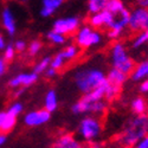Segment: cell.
Segmentation results:
<instances>
[{"label": "cell", "instance_id": "30bf717a", "mask_svg": "<svg viewBox=\"0 0 148 148\" xmlns=\"http://www.w3.org/2000/svg\"><path fill=\"white\" fill-rule=\"evenodd\" d=\"M50 119H51V113L44 108L27 113L25 117H24V123L29 127H38L46 123L47 121H50Z\"/></svg>", "mask_w": 148, "mask_h": 148}, {"label": "cell", "instance_id": "ac0fdd59", "mask_svg": "<svg viewBox=\"0 0 148 148\" xmlns=\"http://www.w3.org/2000/svg\"><path fill=\"white\" fill-rule=\"evenodd\" d=\"M107 109H108V101L106 100V98H103V100L95 101V102L89 104L88 114H94L96 116L102 117L107 113Z\"/></svg>", "mask_w": 148, "mask_h": 148}, {"label": "cell", "instance_id": "f546056e", "mask_svg": "<svg viewBox=\"0 0 148 148\" xmlns=\"http://www.w3.org/2000/svg\"><path fill=\"white\" fill-rule=\"evenodd\" d=\"M23 110H24L23 104H21L20 102H14V103H12V104L8 107V109L6 110V113L10 114V115H12V116L18 117V116L23 113Z\"/></svg>", "mask_w": 148, "mask_h": 148}, {"label": "cell", "instance_id": "f35d334b", "mask_svg": "<svg viewBox=\"0 0 148 148\" xmlns=\"http://www.w3.org/2000/svg\"><path fill=\"white\" fill-rule=\"evenodd\" d=\"M6 139H7V136H6V133L0 132V147H1L3 145H5Z\"/></svg>", "mask_w": 148, "mask_h": 148}, {"label": "cell", "instance_id": "d6986e66", "mask_svg": "<svg viewBox=\"0 0 148 148\" xmlns=\"http://www.w3.org/2000/svg\"><path fill=\"white\" fill-rule=\"evenodd\" d=\"M147 43H148V34L143 30L135 33V36L133 37V39L130 42V46L133 50H140L145 45H147Z\"/></svg>", "mask_w": 148, "mask_h": 148}, {"label": "cell", "instance_id": "4dcf8cb0", "mask_svg": "<svg viewBox=\"0 0 148 148\" xmlns=\"http://www.w3.org/2000/svg\"><path fill=\"white\" fill-rule=\"evenodd\" d=\"M16 53H17V51H16L14 45L13 44H8L4 49V57L3 58L6 62H12L14 59V57H16Z\"/></svg>", "mask_w": 148, "mask_h": 148}, {"label": "cell", "instance_id": "7bdbcfd3", "mask_svg": "<svg viewBox=\"0 0 148 148\" xmlns=\"http://www.w3.org/2000/svg\"><path fill=\"white\" fill-rule=\"evenodd\" d=\"M18 1H26V0H18Z\"/></svg>", "mask_w": 148, "mask_h": 148}, {"label": "cell", "instance_id": "d4e9b609", "mask_svg": "<svg viewBox=\"0 0 148 148\" xmlns=\"http://www.w3.org/2000/svg\"><path fill=\"white\" fill-rule=\"evenodd\" d=\"M66 63H68V60L65 59V57L63 56V53H62V51H60V52H58L55 57L51 58L50 66H52L53 69H56L57 71H59V70H62V69L65 66Z\"/></svg>", "mask_w": 148, "mask_h": 148}, {"label": "cell", "instance_id": "e0dca14e", "mask_svg": "<svg viewBox=\"0 0 148 148\" xmlns=\"http://www.w3.org/2000/svg\"><path fill=\"white\" fill-rule=\"evenodd\" d=\"M130 109L135 115H143L148 113V102L143 96L134 97L130 102Z\"/></svg>", "mask_w": 148, "mask_h": 148}, {"label": "cell", "instance_id": "ee69618b", "mask_svg": "<svg viewBox=\"0 0 148 148\" xmlns=\"http://www.w3.org/2000/svg\"><path fill=\"white\" fill-rule=\"evenodd\" d=\"M147 47H148V43H147Z\"/></svg>", "mask_w": 148, "mask_h": 148}, {"label": "cell", "instance_id": "484cf974", "mask_svg": "<svg viewBox=\"0 0 148 148\" xmlns=\"http://www.w3.org/2000/svg\"><path fill=\"white\" fill-rule=\"evenodd\" d=\"M46 38L49 42H51L55 45H63L65 43V36L55 31V30H51L50 32H47Z\"/></svg>", "mask_w": 148, "mask_h": 148}, {"label": "cell", "instance_id": "60d3db41", "mask_svg": "<svg viewBox=\"0 0 148 148\" xmlns=\"http://www.w3.org/2000/svg\"><path fill=\"white\" fill-rule=\"evenodd\" d=\"M4 114L3 112H0V127H1V122H3V117H4Z\"/></svg>", "mask_w": 148, "mask_h": 148}, {"label": "cell", "instance_id": "f6af8a7d", "mask_svg": "<svg viewBox=\"0 0 148 148\" xmlns=\"http://www.w3.org/2000/svg\"><path fill=\"white\" fill-rule=\"evenodd\" d=\"M147 115H148V113H147Z\"/></svg>", "mask_w": 148, "mask_h": 148}, {"label": "cell", "instance_id": "d6a6232c", "mask_svg": "<svg viewBox=\"0 0 148 148\" xmlns=\"http://www.w3.org/2000/svg\"><path fill=\"white\" fill-rule=\"evenodd\" d=\"M57 73H58V71H57L56 69H53L52 66H49V68L44 71V75H45L46 78H53L55 76H57Z\"/></svg>", "mask_w": 148, "mask_h": 148}, {"label": "cell", "instance_id": "836d02e7", "mask_svg": "<svg viewBox=\"0 0 148 148\" xmlns=\"http://www.w3.org/2000/svg\"><path fill=\"white\" fill-rule=\"evenodd\" d=\"M139 91L141 94H148V78L143 79L140 82V85H139Z\"/></svg>", "mask_w": 148, "mask_h": 148}, {"label": "cell", "instance_id": "f1b7e54d", "mask_svg": "<svg viewBox=\"0 0 148 148\" xmlns=\"http://www.w3.org/2000/svg\"><path fill=\"white\" fill-rule=\"evenodd\" d=\"M42 46H43V44H42L40 40H32V42L29 44V46H27V52H29V55H30L31 57L37 56V55L40 52Z\"/></svg>", "mask_w": 148, "mask_h": 148}, {"label": "cell", "instance_id": "8fae6325", "mask_svg": "<svg viewBox=\"0 0 148 148\" xmlns=\"http://www.w3.org/2000/svg\"><path fill=\"white\" fill-rule=\"evenodd\" d=\"M38 79V73L33 72H24L19 73V75L14 76L13 78H11L8 81V85L11 88H18V87H31L32 84H34Z\"/></svg>", "mask_w": 148, "mask_h": 148}, {"label": "cell", "instance_id": "cb8c5ba5", "mask_svg": "<svg viewBox=\"0 0 148 148\" xmlns=\"http://www.w3.org/2000/svg\"><path fill=\"white\" fill-rule=\"evenodd\" d=\"M121 90L122 88L121 87H117V85H113L108 82V87H107V91H106V100L108 102H112L114 100L119 97V95L121 94Z\"/></svg>", "mask_w": 148, "mask_h": 148}, {"label": "cell", "instance_id": "4fadbf2b", "mask_svg": "<svg viewBox=\"0 0 148 148\" xmlns=\"http://www.w3.org/2000/svg\"><path fill=\"white\" fill-rule=\"evenodd\" d=\"M129 78L136 83H140L141 81L148 78V59H143L139 62L138 64H135L133 71L129 75Z\"/></svg>", "mask_w": 148, "mask_h": 148}, {"label": "cell", "instance_id": "6da1fadb", "mask_svg": "<svg viewBox=\"0 0 148 148\" xmlns=\"http://www.w3.org/2000/svg\"><path fill=\"white\" fill-rule=\"evenodd\" d=\"M148 133V115H135L130 119L122 132L117 135L116 142L123 147H135L140 139Z\"/></svg>", "mask_w": 148, "mask_h": 148}, {"label": "cell", "instance_id": "83f0119b", "mask_svg": "<svg viewBox=\"0 0 148 148\" xmlns=\"http://www.w3.org/2000/svg\"><path fill=\"white\" fill-rule=\"evenodd\" d=\"M50 62H51V58L50 57H44V58H42L38 63H37L36 65H34V69H33V71L36 72V73H38V75H40V73H44V71L50 66Z\"/></svg>", "mask_w": 148, "mask_h": 148}, {"label": "cell", "instance_id": "5bb4252c", "mask_svg": "<svg viewBox=\"0 0 148 148\" xmlns=\"http://www.w3.org/2000/svg\"><path fill=\"white\" fill-rule=\"evenodd\" d=\"M129 78V75L126 72H123L116 68H113L110 69L108 72H107V79L110 84L113 85H117V87H123V85L126 84V82L128 81Z\"/></svg>", "mask_w": 148, "mask_h": 148}, {"label": "cell", "instance_id": "9c48e42d", "mask_svg": "<svg viewBox=\"0 0 148 148\" xmlns=\"http://www.w3.org/2000/svg\"><path fill=\"white\" fill-rule=\"evenodd\" d=\"M114 21V14L109 10H102L95 12V13H90L88 18V24L94 29H108Z\"/></svg>", "mask_w": 148, "mask_h": 148}, {"label": "cell", "instance_id": "52a82bcc", "mask_svg": "<svg viewBox=\"0 0 148 148\" xmlns=\"http://www.w3.org/2000/svg\"><path fill=\"white\" fill-rule=\"evenodd\" d=\"M148 23V8L142 6H136L129 13L128 30L133 33L143 31Z\"/></svg>", "mask_w": 148, "mask_h": 148}, {"label": "cell", "instance_id": "ab89813d", "mask_svg": "<svg viewBox=\"0 0 148 148\" xmlns=\"http://www.w3.org/2000/svg\"><path fill=\"white\" fill-rule=\"evenodd\" d=\"M5 46H6V42H5V38H4V36L0 33V51L1 50H4L5 49Z\"/></svg>", "mask_w": 148, "mask_h": 148}, {"label": "cell", "instance_id": "8d00e7d4", "mask_svg": "<svg viewBox=\"0 0 148 148\" xmlns=\"http://www.w3.org/2000/svg\"><path fill=\"white\" fill-rule=\"evenodd\" d=\"M24 92H25V87H18V88H16V91L13 92V96L14 97H19Z\"/></svg>", "mask_w": 148, "mask_h": 148}, {"label": "cell", "instance_id": "7a4b0ae2", "mask_svg": "<svg viewBox=\"0 0 148 148\" xmlns=\"http://www.w3.org/2000/svg\"><path fill=\"white\" fill-rule=\"evenodd\" d=\"M73 82L76 84V88L82 94H85L107 84L108 79L107 73L102 68L88 66L76 70V72L73 73Z\"/></svg>", "mask_w": 148, "mask_h": 148}, {"label": "cell", "instance_id": "e575fe53", "mask_svg": "<svg viewBox=\"0 0 148 148\" xmlns=\"http://www.w3.org/2000/svg\"><path fill=\"white\" fill-rule=\"evenodd\" d=\"M135 147H138V148H148V133L145 135V136H142L140 139V141L136 143Z\"/></svg>", "mask_w": 148, "mask_h": 148}, {"label": "cell", "instance_id": "d590c367", "mask_svg": "<svg viewBox=\"0 0 148 148\" xmlns=\"http://www.w3.org/2000/svg\"><path fill=\"white\" fill-rule=\"evenodd\" d=\"M7 62L4 59V58H1L0 57V77L1 76H4L5 75V72H6V70H7Z\"/></svg>", "mask_w": 148, "mask_h": 148}, {"label": "cell", "instance_id": "4316f807", "mask_svg": "<svg viewBox=\"0 0 148 148\" xmlns=\"http://www.w3.org/2000/svg\"><path fill=\"white\" fill-rule=\"evenodd\" d=\"M125 8H126V5L122 0H109V3L107 5V10H109L114 16L119 14Z\"/></svg>", "mask_w": 148, "mask_h": 148}, {"label": "cell", "instance_id": "3957f363", "mask_svg": "<svg viewBox=\"0 0 148 148\" xmlns=\"http://www.w3.org/2000/svg\"><path fill=\"white\" fill-rule=\"evenodd\" d=\"M109 59L113 68H116L123 72L130 75L135 66V62L130 57L126 44L121 40H115L109 50Z\"/></svg>", "mask_w": 148, "mask_h": 148}, {"label": "cell", "instance_id": "74e56055", "mask_svg": "<svg viewBox=\"0 0 148 148\" xmlns=\"http://www.w3.org/2000/svg\"><path fill=\"white\" fill-rule=\"evenodd\" d=\"M138 6H142V7H147L148 8V0H135Z\"/></svg>", "mask_w": 148, "mask_h": 148}, {"label": "cell", "instance_id": "603a6c76", "mask_svg": "<svg viewBox=\"0 0 148 148\" xmlns=\"http://www.w3.org/2000/svg\"><path fill=\"white\" fill-rule=\"evenodd\" d=\"M108 3H109V0H88L89 13H95V12L106 10Z\"/></svg>", "mask_w": 148, "mask_h": 148}, {"label": "cell", "instance_id": "b9f144b4", "mask_svg": "<svg viewBox=\"0 0 148 148\" xmlns=\"http://www.w3.org/2000/svg\"><path fill=\"white\" fill-rule=\"evenodd\" d=\"M145 31L147 32V34H148V23H147V26H146V29H145Z\"/></svg>", "mask_w": 148, "mask_h": 148}, {"label": "cell", "instance_id": "9a60e30c", "mask_svg": "<svg viewBox=\"0 0 148 148\" xmlns=\"http://www.w3.org/2000/svg\"><path fill=\"white\" fill-rule=\"evenodd\" d=\"M64 0H42V8H40V16L44 18L51 17L55 12L63 5Z\"/></svg>", "mask_w": 148, "mask_h": 148}, {"label": "cell", "instance_id": "2e32d148", "mask_svg": "<svg viewBox=\"0 0 148 148\" xmlns=\"http://www.w3.org/2000/svg\"><path fill=\"white\" fill-rule=\"evenodd\" d=\"M53 147L57 148H79V141L71 134H62L55 141Z\"/></svg>", "mask_w": 148, "mask_h": 148}, {"label": "cell", "instance_id": "ba28073f", "mask_svg": "<svg viewBox=\"0 0 148 148\" xmlns=\"http://www.w3.org/2000/svg\"><path fill=\"white\" fill-rule=\"evenodd\" d=\"M79 27H81V19L78 17H66V18L57 19L53 23L52 30L66 37L75 34Z\"/></svg>", "mask_w": 148, "mask_h": 148}, {"label": "cell", "instance_id": "44dd1931", "mask_svg": "<svg viewBox=\"0 0 148 148\" xmlns=\"http://www.w3.org/2000/svg\"><path fill=\"white\" fill-rule=\"evenodd\" d=\"M16 123H17V117L12 116L5 112L4 117H3V122H1V127H0V132H3V133L11 132L16 127Z\"/></svg>", "mask_w": 148, "mask_h": 148}, {"label": "cell", "instance_id": "7402d4cb", "mask_svg": "<svg viewBox=\"0 0 148 148\" xmlns=\"http://www.w3.org/2000/svg\"><path fill=\"white\" fill-rule=\"evenodd\" d=\"M79 50H81V49L76 44H70V45H68L64 49L63 51H62V53H63V56L65 57V59L68 62H71V60H75V59L78 58Z\"/></svg>", "mask_w": 148, "mask_h": 148}, {"label": "cell", "instance_id": "277c9868", "mask_svg": "<svg viewBox=\"0 0 148 148\" xmlns=\"http://www.w3.org/2000/svg\"><path fill=\"white\" fill-rule=\"evenodd\" d=\"M103 43V34L89 24L81 26L75 33V44L81 50L100 46Z\"/></svg>", "mask_w": 148, "mask_h": 148}, {"label": "cell", "instance_id": "1f68e13d", "mask_svg": "<svg viewBox=\"0 0 148 148\" xmlns=\"http://www.w3.org/2000/svg\"><path fill=\"white\" fill-rule=\"evenodd\" d=\"M13 45H14V47H16V51L19 52V53H21V52H24L25 50H27V44H26L25 40L19 39V40H17Z\"/></svg>", "mask_w": 148, "mask_h": 148}, {"label": "cell", "instance_id": "5b68a950", "mask_svg": "<svg viewBox=\"0 0 148 148\" xmlns=\"http://www.w3.org/2000/svg\"><path fill=\"white\" fill-rule=\"evenodd\" d=\"M103 132V122L100 116H85L78 126V134L85 142H95Z\"/></svg>", "mask_w": 148, "mask_h": 148}, {"label": "cell", "instance_id": "8992f818", "mask_svg": "<svg viewBox=\"0 0 148 148\" xmlns=\"http://www.w3.org/2000/svg\"><path fill=\"white\" fill-rule=\"evenodd\" d=\"M129 13L130 11L127 10V7L121 11L119 14L114 16L113 24L107 29V37L112 40L120 39L125 31L128 29V21H129Z\"/></svg>", "mask_w": 148, "mask_h": 148}, {"label": "cell", "instance_id": "ffe728a7", "mask_svg": "<svg viewBox=\"0 0 148 148\" xmlns=\"http://www.w3.org/2000/svg\"><path fill=\"white\" fill-rule=\"evenodd\" d=\"M44 108L49 110L50 113H53L58 108V97L55 90H49L46 92L45 100H44Z\"/></svg>", "mask_w": 148, "mask_h": 148}, {"label": "cell", "instance_id": "7c38bea8", "mask_svg": "<svg viewBox=\"0 0 148 148\" xmlns=\"http://www.w3.org/2000/svg\"><path fill=\"white\" fill-rule=\"evenodd\" d=\"M1 25L8 36H14L17 31L16 18L10 7H5L1 12Z\"/></svg>", "mask_w": 148, "mask_h": 148}]
</instances>
